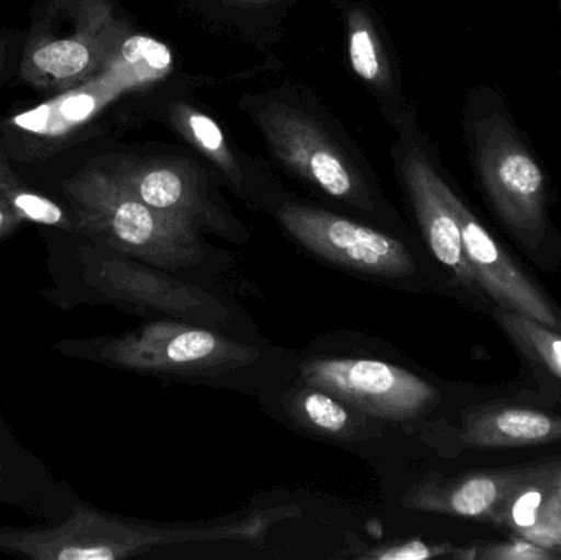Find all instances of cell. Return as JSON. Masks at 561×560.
<instances>
[{"label": "cell", "instance_id": "7a4b0ae2", "mask_svg": "<svg viewBox=\"0 0 561 560\" xmlns=\"http://www.w3.org/2000/svg\"><path fill=\"white\" fill-rule=\"evenodd\" d=\"M49 275L55 286L43 296L62 309L81 302H111L203 325H226L230 311L206 289L170 272L99 245L78 233L51 229Z\"/></svg>", "mask_w": 561, "mask_h": 560}, {"label": "cell", "instance_id": "6da1fadb", "mask_svg": "<svg viewBox=\"0 0 561 560\" xmlns=\"http://www.w3.org/2000/svg\"><path fill=\"white\" fill-rule=\"evenodd\" d=\"M239 108L290 176L356 213H388L368 158L309 89L280 84L245 92Z\"/></svg>", "mask_w": 561, "mask_h": 560}, {"label": "cell", "instance_id": "ffe728a7", "mask_svg": "<svg viewBox=\"0 0 561 560\" xmlns=\"http://www.w3.org/2000/svg\"><path fill=\"white\" fill-rule=\"evenodd\" d=\"M496 319L524 354L561 380V332L527 316L496 309Z\"/></svg>", "mask_w": 561, "mask_h": 560}, {"label": "cell", "instance_id": "ba28073f", "mask_svg": "<svg viewBox=\"0 0 561 560\" xmlns=\"http://www.w3.org/2000/svg\"><path fill=\"white\" fill-rule=\"evenodd\" d=\"M389 125L396 134L391 145L396 176L417 217L428 249L468 293L486 298L465 255L460 224L438 190V161L419 128L414 108H405Z\"/></svg>", "mask_w": 561, "mask_h": 560}, {"label": "cell", "instance_id": "d4e9b609", "mask_svg": "<svg viewBox=\"0 0 561 560\" xmlns=\"http://www.w3.org/2000/svg\"><path fill=\"white\" fill-rule=\"evenodd\" d=\"M556 503L561 522V464H556Z\"/></svg>", "mask_w": 561, "mask_h": 560}, {"label": "cell", "instance_id": "8992f818", "mask_svg": "<svg viewBox=\"0 0 561 560\" xmlns=\"http://www.w3.org/2000/svg\"><path fill=\"white\" fill-rule=\"evenodd\" d=\"M92 160L128 193L197 232L236 242L245 239V229L220 193L219 176L197 155L117 151Z\"/></svg>", "mask_w": 561, "mask_h": 560}, {"label": "cell", "instance_id": "277c9868", "mask_svg": "<svg viewBox=\"0 0 561 560\" xmlns=\"http://www.w3.org/2000/svg\"><path fill=\"white\" fill-rule=\"evenodd\" d=\"M130 36L117 0H35L13 81L61 94L104 69Z\"/></svg>", "mask_w": 561, "mask_h": 560}, {"label": "cell", "instance_id": "30bf717a", "mask_svg": "<svg viewBox=\"0 0 561 560\" xmlns=\"http://www.w3.org/2000/svg\"><path fill=\"white\" fill-rule=\"evenodd\" d=\"M300 377L309 387L379 420H414L438 398L435 388L417 375L371 358H317L300 367Z\"/></svg>", "mask_w": 561, "mask_h": 560}, {"label": "cell", "instance_id": "7c38bea8", "mask_svg": "<svg viewBox=\"0 0 561 560\" xmlns=\"http://www.w3.org/2000/svg\"><path fill=\"white\" fill-rule=\"evenodd\" d=\"M438 190L460 224L465 255L477 276L478 285L497 309L527 316L540 324L561 332V311L552 299L516 265L486 227L455 193L450 181L438 167Z\"/></svg>", "mask_w": 561, "mask_h": 560}, {"label": "cell", "instance_id": "5bb4252c", "mask_svg": "<svg viewBox=\"0 0 561 560\" xmlns=\"http://www.w3.org/2000/svg\"><path fill=\"white\" fill-rule=\"evenodd\" d=\"M68 482L20 444L0 414V506L20 510L45 523L61 522L78 503Z\"/></svg>", "mask_w": 561, "mask_h": 560}, {"label": "cell", "instance_id": "5b68a950", "mask_svg": "<svg viewBox=\"0 0 561 560\" xmlns=\"http://www.w3.org/2000/svg\"><path fill=\"white\" fill-rule=\"evenodd\" d=\"M53 351L69 358L157 375H219L249 367L260 351L196 322L154 321L111 338L65 339Z\"/></svg>", "mask_w": 561, "mask_h": 560}, {"label": "cell", "instance_id": "2e32d148", "mask_svg": "<svg viewBox=\"0 0 561 560\" xmlns=\"http://www.w3.org/2000/svg\"><path fill=\"white\" fill-rule=\"evenodd\" d=\"M517 473L519 470L470 473L458 479L428 477L409 490L404 505L419 512L490 522Z\"/></svg>", "mask_w": 561, "mask_h": 560}, {"label": "cell", "instance_id": "ac0fdd59", "mask_svg": "<svg viewBox=\"0 0 561 560\" xmlns=\"http://www.w3.org/2000/svg\"><path fill=\"white\" fill-rule=\"evenodd\" d=\"M12 161L0 144V237L15 232L23 222L75 233L68 209L30 187L13 170Z\"/></svg>", "mask_w": 561, "mask_h": 560}, {"label": "cell", "instance_id": "cb8c5ba5", "mask_svg": "<svg viewBox=\"0 0 561 560\" xmlns=\"http://www.w3.org/2000/svg\"><path fill=\"white\" fill-rule=\"evenodd\" d=\"M448 555L444 546H431L422 541H408L369 552L366 558L378 560H424Z\"/></svg>", "mask_w": 561, "mask_h": 560}, {"label": "cell", "instance_id": "44dd1931", "mask_svg": "<svg viewBox=\"0 0 561 560\" xmlns=\"http://www.w3.org/2000/svg\"><path fill=\"white\" fill-rule=\"evenodd\" d=\"M312 388L297 398V413L316 430L329 434H342L352 424V414L340 403L339 398L327 391Z\"/></svg>", "mask_w": 561, "mask_h": 560}, {"label": "cell", "instance_id": "52a82bcc", "mask_svg": "<svg viewBox=\"0 0 561 560\" xmlns=\"http://www.w3.org/2000/svg\"><path fill=\"white\" fill-rule=\"evenodd\" d=\"M468 137L484 193L507 229L530 249L549 233L542 168L503 112L468 117Z\"/></svg>", "mask_w": 561, "mask_h": 560}, {"label": "cell", "instance_id": "603a6c76", "mask_svg": "<svg viewBox=\"0 0 561 560\" xmlns=\"http://www.w3.org/2000/svg\"><path fill=\"white\" fill-rule=\"evenodd\" d=\"M25 30L0 28V89L15 79L22 58Z\"/></svg>", "mask_w": 561, "mask_h": 560}, {"label": "cell", "instance_id": "e0dca14e", "mask_svg": "<svg viewBox=\"0 0 561 560\" xmlns=\"http://www.w3.org/2000/svg\"><path fill=\"white\" fill-rule=\"evenodd\" d=\"M458 439L471 449L543 446L561 441V416L523 407H488L471 411Z\"/></svg>", "mask_w": 561, "mask_h": 560}, {"label": "cell", "instance_id": "7402d4cb", "mask_svg": "<svg viewBox=\"0 0 561 560\" xmlns=\"http://www.w3.org/2000/svg\"><path fill=\"white\" fill-rule=\"evenodd\" d=\"M460 559H484V560H552L561 556L549 549L540 548L526 539H513L507 542H486L473 551L457 552Z\"/></svg>", "mask_w": 561, "mask_h": 560}, {"label": "cell", "instance_id": "9a60e30c", "mask_svg": "<svg viewBox=\"0 0 561 560\" xmlns=\"http://www.w3.org/2000/svg\"><path fill=\"white\" fill-rule=\"evenodd\" d=\"M490 522L561 556V522L556 505V464L519 470Z\"/></svg>", "mask_w": 561, "mask_h": 560}, {"label": "cell", "instance_id": "9c48e42d", "mask_svg": "<svg viewBox=\"0 0 561 560\" xmlns=\"http://www.w3.org/2000/svg\"><path fill=\"white\" fill-rule=\"evenodd\" d=\"M275 216L304 249L343 268L382 278H404L415 272L404 243L332 210L300 201H278Z\"/></svg>", "mask_w": 561, "mask_h": 560}, {"label": "cell", "instance_id": "d6986e66", "mask_svg": "<svg viewBox=\"0 0 561 560\" xmlns=\"http://www.w3.org/2000/svg\"><path fill=\"white\" fill-rule=\"evenodd\" d=\"M297 2L299 0H190L203 15L236 26L253 39L278 33L283 20Z\"/></svg>", "mask_w": 561, "mask_h": 560}, {"label": "cell", "instance_id": "3957f363", "mask_svg": "<svg viewBox=\"0 0 561 560\" xmlns=\"http://www.w3.org/2000/svg\"><path fill=\"white\" fill-rule=\"evenodd\" d=\"M75 233L164 272L193 268L206 260L203 237L128 193L94 160L62 181Z\"/></svg>", "mask_w": 561, "mask_h": 560}, {"label": "cell", "instance_id": "4fadbf2b", "mask_svg": "<svg viewBox=\"0 0 561 560\" xmlns=\"http://www.w3.org/2000/svg\"><path fill=\"white\" fill-rule=\"evenodd\" d=\"M350 71L375 99L386 122L412 107L388 28L368 0H339Z\"/></svg>", "mask_w": 561, "mask_h": 560}, {"label": "cell", "instance_id": "8fae6325", "mask_svg": "<svg viewBox=\"0 0 561 560\" xmlns=\"http://www.w3.org/2000/svg\"><path fill=\"white\" fill-rule=\"evenodd\" d=\"M150 107L151 114L206 161L237 196L255 204L276 199V183L268 167L240 148L220 122L194 99L171 92Z\"/></svg>", "mask_w": 561, "mask_h": 560}]
</instances>
